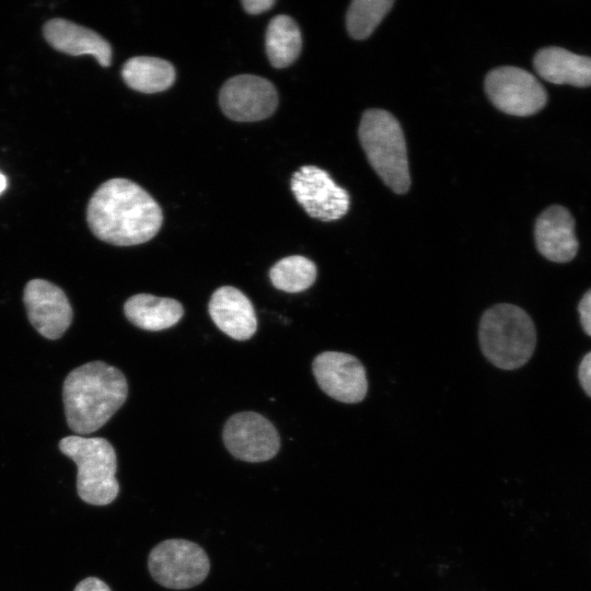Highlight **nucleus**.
<instances>
[{"instance_id":"f257e3e1","label":"nucleus","mask_w":591,"mask_h":591,"mask_svg":"<svg viewBox=\"0 0 591 591\" xmlns=\"http://www.w3.org/2000/svg\"><path fill=\"white\" fill-rule=\"evenodd\" d=\"M86 222L99 240L117 246H131L157 235L163 213L141 186L126 178H112L91 197Z\"/></svg>"},{"instance_id":"f03ea898","label":"nucleus","mask_w":591,"mask_h":591,"mask_svg":"<svg viewBox=\"0 0 591 591\" xmlns=\"http://www.w3.org/2000/svg\"><path fill=\"white\" fill-rule=\"evenodd\" d=\"M127 395V380L117 368L103 361L76 368L62 386L69 428L78 436L99 430L124 405Z\"/></svg>"},{"instance_id":"7ed1b4c3","label":"nucleus","mask_w":591,"mask_h":591,"mask_svg":"<svg viewBox=\"0 0 591 591\" xmlns=\"http://www.w3.org/2000/svg\"><path fill=\"white\" fill-rule=\"evenodd\" d=\"M483 355L497 368L513 370L525 364L536 345V331L530 315L520 306L500 303L487 309L479 322Z\"/></svg>"},{"instance_id":"20e7f679","label":"nucleus","mask_w":591,"mask_h":591,"mask_svg":"<svg viewBox=\"0 0 591 591\" xmlns=\"http://www.w3.org/2000/svg\"><path fill=\"white\" fill-rule=\"evenodd\" d=\"M359 139L383 183L397 194L410 185L406 142L397 119L386 111L369 109L361 117Z\"/></svg>"},{"instance_id":"39448f33","label":"nucleus","mask_w":591,"mask_h":591,"mask_svg":"<svg viewBox=\"0 0 591 591\" xmlns=\"http://www.w3.org/2000/svg\"><path fill=\"white\" fill-rule=\"evenodd\" d=\"M59 450L78 467L77 490L84 502L105 506L115 500L119 491L117 459L106 439L67 436L59 441Z\"/></svg>"},{"instance_id":"423d86ee","label":"nucleus","mask_w":591,"mask_h":591,"mask_svg":"<svg viewBox=\"0 0 591 591\" xmlns=\"http://www.w3.org/2000/svg\"><path fill=\"white\" fill-rule=\"evenodd\" d=\"M152 578L161 586L183 590L201 583L209 573L210 561L196 543L171 538L159 543L148 557Z\"/></svg>"},{"instance_id":"0eeeda50","label":"nucleus","mask_w":591,"mask_h":591,"mask_svg":"<svg viewBox=\"0 0 591 591\" xmlns=\"http://www.w3.org/2000/svg\"><path fill=\"white\" fill-rule=\"evenodd\" d=\"M485 91L501 112L514 116H530L547 102V93L529 71L517 67H499L486 76Z\"/></svg>"},{"instance_id":"6e6552de","label":"nucleus","mask_w":591,"mask_h":591,"mask_svg":"<svg viewBox=\"0 0 591 591\" xmlns=\"http://www.w3.org/2000/svg\"><path fill=\"white\" fill-rule=\"evenodd\" d=\"M290 187L297 201L314 219L335 221L349 209L347 190L338 186L326 171L315 165H304L294 172Z\"/></svg>"},{"instance_id":"1a4fd4ad","label":"nucleus","mask_w":591,"mask_h":591,"mask_svg":"<svg viewBox=\"0 0 591 591\" xmlns=\"http://www.w3.org/2000/svg\"><path fill=\"white\" fill-rule=\"evenodd\" d=\"M227 450L237 460L258 463L273 459L279 451L280 438L275 426L255 412L232 415L222 432Z\"/></svg>"},{"instance_id":"9d476101","label":"nucleus","mask_w":591,"mask_h":591,"mask_svg":"<svg viewBox=\"0 0 591 591\" xmlns=\"http://www.w3.org/2000/svg\"><path fill=\"white\" fill-rule=\"evenodd\" d=\"M223 114L235 121L263 120L278 106L275 85L265 78L240 74L228 79L219 93Z\"/></svg>"},{"instance_id":"9b49d317","label":"nucleus","mask_w":591,"mask_h":591,"mask_svg":"<svg viewBox=\"0 0 591 591\" xmlns=\"http://www.w3.org/2000/svg\"><path fill=\"white\" fill-rule=\"evenodd\" d=\"M314 378L329 397L347 404L361 402L368 392L363 364L355 356L340 351H324L312 363Z\"/></svg>"},{"instance_id":"f8f14e48","label":"nucleus","mask_w":591,"mask_h":591,"mask_svg":"<svg viewBox=\"0 0 591 591\" xmlns=\"http://www.w3.org/2000/svg\"><path fill=\"white\" fill-rule=\"evenodd\" d=\"M27 317L45 338L58 339L72 322V309L65 291L45 279L30 280L23 292Z\"/></svg>"},{"instance_id":"ddd939ff","label":"nucleus","mask_w":591,"mask_h":591,"mask_svg":"<svg viewBox=\"0 0 591 591\" xmlns=\"http://www.w3.org/2000/svg\"><path fill=\"white\" fill-rule=\"evenodd\" d=\"M571 212L560 206L546 208L536 219L534 239L542 256L555 263L570 262L579 248Z\"/></svg>"},{"instance_id":"4468645a","label":"nucleus","mask_w":591,"mask_h":591,"mask_svg":"<svg viewBox=\"0 0 591 591\" xmlns=\"http://www.w3.org/2000/svg\"><path fill=\"white\" fill-rule=\"evenodd\" d=\"M208 312L216 326L235 340L250 339L256 332L254 306L237 288H218L210 298Z\"/></svg>"},{"instance_id":"2eb2a0df","label":"nucleus","mask_w":591,"mask_h":591,"mask_svg":"<svg viewBox=\"0 0 591 591\" xmlns=\"http://www.w3.org/2000/svg\"><path fill=\"white\" fill-rule=\"evenodd\" d=\"M47 43L71 56L91 55L102 67L112 62V47L99 33L65 19H51L43 27Z\"/></svg>"},{"instance_id":"dca6fc26","label":"nucleus","mask_w":591,"mask_h":591,"mask_svg":"<svg viewBox=\"0 0 591 591\" xmlns=\"http://www.w3.org/2000/svg\"><path fill=\"white\" fill-rule=\"evenodd\" d=\"M537 74L554 84L591 86V57L575 54L563 47L548 46L534 56Z\"/></svg>"},{"instance_id":"f3484780","label":"nucleus","mask_w":591,"mask_h":591,"mask_svg":"<svg viewBox=\"0 0 591 591\" xmlns=\"http://www.w3.org/2000/svg\"><path fill=\"white\" fill-rule=\"evenodd\" d=\"M124 313L135 326L158 332L177 324L184 314V309L177 300L139 293L125 302Z\"/></svg>"},{"instance_id":"a211bd4d","label":"nucleus","mask_w":591,"mask_h":591,"mask_svg":"<svg viewBox=\"0 0 591 591\" xmlns=\"http://www.w3.org/2000/svg\"><path fill=\"white\" fill-rule=\"evenodd\" d=\"M175 76L173 65L157 57H132L121 68L125 83L141 93L151 94L167 90L174 83Z\"/></svg>"},{"instance_id":"6ab92c4d","label":"nucleus","mask_w":591,"mask_h":591,"mask_svg":"<svg viewBox=\"0 0 591 591\" xmlns=\"http://www.w3.org/2000/svg\"><path fill=\"white\" fill-rule=\"evenodd\" d=\"M265 47L273 67L281 69L293 63L302 48L301 32L296 21L285 14L274 16L266 30Z\"/></svg>"},{"instance_id":"aec40b11","label":"nucleus","mask_w":591,"mask_h":591,"mask_svg":"<svg viewBox=\"0 0 591 591\" xmlns=\"http://www.w3.org/2000/svg\"><path fill=\"white\" fill-rule=\"evenodd\" d=\"M316 265L302 255H291L278 260L269 270L273 286L289 293L302 292L316 279Z\"/></svg>"},{"instance_id":"412c9836","label":"nucleus","mask_w":591,"mask_h":591,"mask_svg":"<svg viewBox=\"0 0 591 591\" xmlns=\"http://www.w3.org/2000/svg\"><path fill=\"white\" fill-rule=\"evenodd\" d=\"M393 4L392 0L352 1L346 16L349 35L355 39L369 37Z\"/></svg>"},{"instance_id":"4be33fe9","label":"nucleus","mask_w":591,"mask_h":591,"mask_svg":"<svg viewBox=\"0 0 591 591\" xmlns=\"http://www.w3.org/2000/svg\"><path fill=\"white\" fill-rule=\"evenodd\" d=\"M578 311L584 333L591 336V289L588 290L581 298L578 305Z\"/></svg>"},{"instance_id":"5701e85b","label":"nucleus","mask_w":591,"mask_h":591,"mask_svg":"<svg viewBox=\"0 0 591 591\" xmlns=\"http://www.w3.org/2000/svg\"><path fill=\"white\" fill-rule=\"evenodd\" d=\"M578 375L582 389L591 397V351L582 358Z\"/></svg>"},{"instance_id":"b1692460","label":"nucleus","mask_w":591,"mask_h":591,"mask_svg":"<svg viewBox=\"0 0 591 591\" xmlns=\"http://www.w3.org/2000/svg\"><path fill=\"white\" fill-rule=\"evenodd\" d=\"M73 591H112L109 587L99 578L88 577L80 581Z\"/></svg>"},{"instance_id":"393cba45","label":"nucleus","mask_w":591,"mask_h":591,"mask_svg":"<svg viewBox=\"0 0 591 591\" xmlns=\"http://www.w3.org/2000/svg\"><path fill=\"white\" fill-rule=\"evenodd\" d=\"M275 3V0H242L244 10L250 14H259L268 11Z\"/></svg>"},{"instance_id":"a878e982","label":"nucleus","mask_w":591,"mask_h":591,"mask_svg":"<svg viewBox=\"0 0 591 591\" xmlns=\"http://www.w3.org/2000/svg\"><path fill=\"white\" fill-rule=\"evenodd\" d=\"M5 188H7V178L2 173H0V195Z\"/></svg>"}]
</instances>
